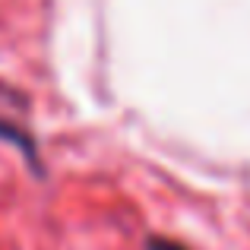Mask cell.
<instances>
[{
    "label": "cell",
    "instance_id": "obj_1",
    "mask_svg": "<svg viewBox=\"0 0 250 250\" xmlns=\"http://www.w3.org/2000/svg\"><path fill=\"white\" fill-rule=\"evenodd\" d=\"M0 136H3V140H13L19 149H22L25 162H32V168H35V171H42V165H38V152H35V143H32V136H25L22 130H16L13 124H0Z\"/></svg>",
    "mask_w": 250,
    "mask_h": 250
},
{
    "label": "cell",
    "instance_id": "obj_2",
    "mask_svg": "<svg viewBox=\"0 0 250 250\" xmlns=\"http://www.w3.org/2000/svg\"><path fill=\"white\" fill-rule=\"evenodd\" d=\"M146 250H187V247L177 244V241H168V238H149Z\"/></svg>",
    "mask_w": 250,
    "mask_h": 250
}]
</instances>
